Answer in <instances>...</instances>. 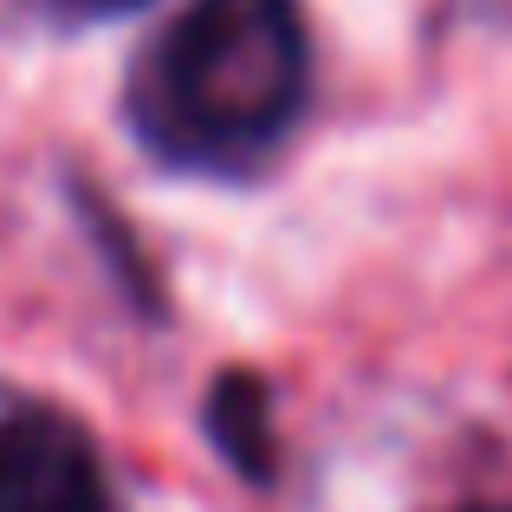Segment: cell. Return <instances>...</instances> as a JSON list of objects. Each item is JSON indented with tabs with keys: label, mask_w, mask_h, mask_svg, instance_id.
I'll list each match as a JSON object with an SVG mask.
<instances>
[{
	"label": "cell",
	"mask_w": 512,
	"mask_h": 512,
	"mask_svg": "<svg viewBox=\"0 0 512 512\" xmlns=\"http://www.w3.org/2000/svg\"><path fill=\"white\" fill-rule=\"evenodd\" d=\"M312 52L292 0H195L156 52L163 130L201 150H260L305 111Z\"/></svg>",
	"instance_id": "6da1fadb"
},
{
	"label": "cell",
	"mask_w": 512,
	"mask_h": 512,
	"mask_svg": "<svg viewBox=\"0 0 512 512\" xmlns=\"http://www.w3.org/2000/svg\"><path fill=\"white\" fill-rule=\"evenodd\" d=\"M0 512H111L98 454L65 415L33 402L0 409Z\"/></svg>",
	"instance_id": "7a4b0ae2"
},
{
	"label": "cell",
	"mask_w": 512,
	"mask_h": 512,
	"mask_svg": "<svg viewBox=\"0 0 512 512\" xmlns=\"http://www.w3.org/2000/svg\"><path fill=\"white\" fill-rule=\"evenodd\" d=\"M208 435L247 480H273V389L253 370H227L208 389Z\"/></svg>",
	"instance_id": "3957f363"
},
{
	"label": "cell",
	"mask_w": 512,
	"mask_h": 512,
	"mask_svg": "<svg viewBox=\"0 0 512 512\" xmlns=\"http://www.w3.org/2000/svg\"><path fill=\"white\" fill-rule=\"evenodd\" d=\"M72 7H85V13H130V7H143V0H72Z\"/></svg>",
	"instance_id": "277c9868"
},
{
	"label": "cell",
	"mask_w": 512,
	"mask_h": 512,
	"mask_svg": "<svg viewBox=\"0 0 512 512\" xmlns=\"http://www.w3.org/2000/svg\"><path fill=\"white\" fill-rule=\"evenodd\" d=\"M487 512H500V506H487Z\"/></svg>",
	"instance_id": "5b68a950"
}]
</instances>
